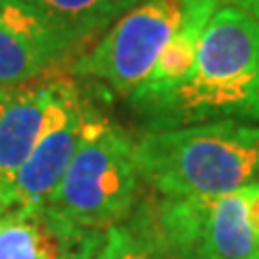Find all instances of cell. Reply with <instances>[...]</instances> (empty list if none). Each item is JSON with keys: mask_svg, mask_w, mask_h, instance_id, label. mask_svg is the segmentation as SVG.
I'll return each instance as SVG.
<instances>
[{"mask_svg": "<svg viewBox=\"0 0 259 259\" xmlns=\"http://www.w3.org/2000/svg\"><path fill=\"white\" fill-rule=\"evenodd\" d=\"M141 115L156 130L259 121V22L218 5L201 35L192 71Z\"/></svg>", "mask_w": 259, "mask_h": 259, "instance_id": "1", "label": "cell"}, {"mask_svg": "<svg viewBox=\"0 0 259 259\" xmlns=\"http://www.w3.org/2000/svg\"><path fill=\"white\" fill-rule=\"evenodd\" d=\"M95 115L97 110L89 104L76 78L54 121L48 125L44 136L37 141L35 149L30 151V156L15 175L11 188V201L15 209L30 212V209H41L48 205L56 186L67 173Z\"/></svg>", "mask_w": 259, "mask_h": 259, "instance_id": "7", "label": "cell"}, {"mask_svg": "<svg viewBox=\"0 0 259 259\" xmlns=\"http://www.w3.org/2000/svg\"><path fill=\"white\" fill-rule=\"evenodd\" d=\"M9 209H11V201H9V197H7L3 190H0V216L7 214Z\"/></svg>", "mask_w": 259, "mask_h": 259, "instance_id": "15", "label": "cell"}, {"mask_svg": "<svg viewBox=\"0 0 259 259\" xmlns=\"http://www.w3.org/2000/svg\"><path fill=\"white\" fill-rule=\"evenodd\" d=\"M218 5H221L218 0H201V5L192 11L188 22L184 24L182 30L173 37V41L160 54L156 67L151 69L147 80L127 97L130 104L139 112L151 106L153 102H158L160 97H164L168 91H173L192 71L194 61H197L201 35H203L209 18L218 9Z\"/></svg>", "mask_w": 259, "mask_h": 259, "instance_id": "11", "label": "cell"}, {"mask_svg": "<svg viewBox=\"0 0 259 259\" xmlns=\"http://www.w3.org/2000/svg\"><path fill=\"white\" fill-rule=\"evenodd\" d=\"M153 225L171 259H259L248 188L218 197L160 199Z\"/></svg>", "mask_w": 259, "mask_h": 259, "instance_id": "5", "label": "cell"}, {"mask_svg": "<svg viewBox=\"0 0 259 259\" xmlns=\"http://www.w3.org/2000/svg\"><path fill=\"white\" fill-rule=\"evenodd\" d=\"M69 54L91 37L108 30L141 0H20Z\"/></svg>", "mask_w": 259, "mask_h": 259, "instance_id": "10", "label": "cell"}, {"mask_svg": "<svg viewBox=\"0 0 259 259\" xmlns=\"http://www.w3.org/2000/svg\"><path fill=\"white\" fill-rule=\"evenodd\" d=\"M74 82L76 76L50 69L24 84L0 89V190L9 201L20 166L54 121Z\"/></svg>", "mask_w": 259, "mask_h": 259, "instance_id": "6", "label": "cell"}, {"mask_svg": "<svg viewBox=\"0 0 259 259\" xmlns=\"http://www.w3.org/2000/svg\"><path fill=\"white\" fill-rule=\"evenodd\" d=\"M248 218L255 229L259 231V186L248 188Z\"/></svg>", "mask_w": 259, "mask_h": 259, "instance_id": "14", "label": "cell"}, {"mask_svg": "<svg viewBox=\"0 0 259 259\" xmlns=\"http://www.w3.org/2000/svg\"><path fill=\"white\" fill-rule=\"evenodd\" d=\"M221 5H229L236 7V9L248 13L250 18H255L259 22V0H218Z\"/></svg>", "mask_w": 259, "mask_h": 259, "instance_id": "13", "label": "cell"}, {"mask_svg": "<svg viewBox=\"0 0 259 259\" xmlns=\"http://www.w3.org/2000/svg\"><path fill=\"white\" fill-rule=\"evenodd\" d=\"M141 182L160 199L218 197L259 186V125L207 121L136 141Z\"/></svg>", "mask_w": 259, "mask_h": 259, "instance_id": "2", "label": "cell"}, {"mask_svg": "<svg viewBox=\"0 0 259 259\" xmlns=\"http://www.w3.org/2000/svg\"><path fill=\"white\" fill-rule=\"evenodd\" d=\"M199 5L201 0H141L71 63L69 74L130 97Z\"/></svg>", "mask_w": 259, "mask_h": 259, "instance_id": "4", "label": "cell"}, {"mask_svg": "<svg viewBox=\"0 0 259 259\" xmlns=\"http://www.w3.org/2000/svg\"><path fill=\"white\" fill-rule=\"evenodd\" d=\"M139 184L136 141L97 112L46 207L74 225L106 231L130 218Z\"/></svg>", "mask_w": 259, "mask_h": 259, "instance_id": "3", "label": "cell"}, {"mask_svg": "<svg viewBox=\"0 0 259 259\" xmlns=\"http://www.w3.org/2000/svg\"><path fill=\"white\" fill-rule=\"evenodd\" d=\"M65 50L20 0H0V89L18 87L50 71Z\"/></svg>", "mask_w": 259, "mask_h": 259, "instance_id": "9", "label": "cell"}, {"mask_svg": "<svg viewBox=\"0 0 259 259\" xmlns=\"http://www.w3.org/2000/svg\"><path fill=\"white\" fill-rule=\"evenodd\" d=\"M104 233L65 221L48 207H11L0 216V259H93Z\"/></svg>", "mask_w": 259, "mask_h": 259, "instance_id": "8", "label": "cell"}, {"mask_svg": "<svg viewBox=\"0 0 259 259\" xmlns=\"http://www.w3.org/2000/svg\"><path fill=\"white\" fill-rule=\"evenodd\" d=\"M93 259H171L158 236L156 225L121 223L106 229Z\"/></svg>", "mask_w": 259, "mask_h": 259, "instance_id": "12", "label": "cell"}]
</instances>
